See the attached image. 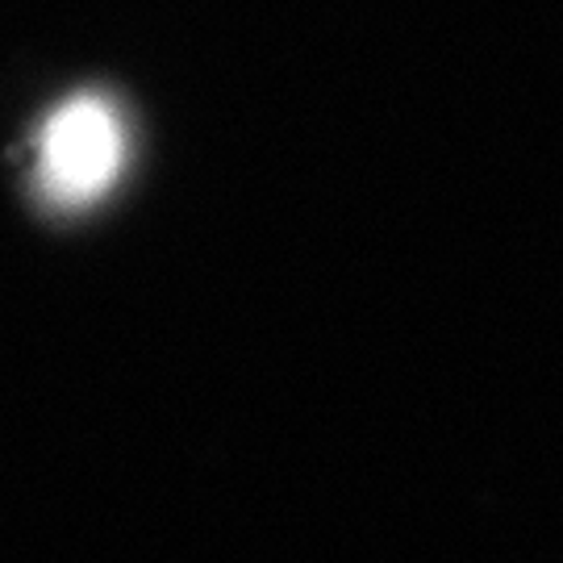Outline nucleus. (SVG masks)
Wrapping results in <instances>:
<instances>
[{"label": "nucleus", "mask_w": 563, "mask_h": 563, "mask_svg": "<svg viewBox=\"0 0 563 563\" xmlns=\"http://www.w3.org/2000/svg\"><path fill=\"white\" fill-rule=\"evenodd\" d=\"M125 163V125L97 92L63 101L38 130V184L59 209H84L118 184Z\"/></svg>", "instance_id": "nucleus-1"}]
</instances>
